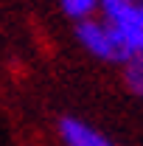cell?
Masks as SVG:
<instances>
[{"label":"cell","instance_id":"5b68a950","mask_svg":"<svg viewBox=\"0 0 143 146\" xmlns=\"http://www.w3.org/2000/svg\"><path fill=\"white\" fill-rule=\"evenodd\" d=\"M98 3L101 0H62V11L73 20H90L93 17V11L98 9Z\"/></svg>","mask_w":143,"mask_h":146},{"label":"cell","instance_id":"277c9868","mask_svg":"<svg viewBox=\"0 0 143 146\" xmlns=\"http://www.w3.org/2000/svg\"><path fill=\"white\" fill-rule=\"evenodd\" d=\"M124 82L135 96H143V51H138L124 65Z\"/></svg>","mask_w":143,"mask_h":146},{"label":"cell","instance_id":"3957f363","mask_svg":"<svg viewBox=\"0 0 143 146\" xmlns=\"http://www.w3.org/2000/svg\"><path fill=\"white\" fill-rule=\"evenodd\" d=\"M59 138L65 146H112L104 132H98L95 127H90L79 118H62L59 121Z\"/></svg>","mask_w":143,"mask_h":146},{"label":"cell","instance_id":"6da1fadb","mask_svg":"<svg viewBox=\"0 0 143 146\" xmlns=\"http://www.w3.org/2000/svg\"><path fill=\"white\" fill-rule=\"evenodd\" d=\"M76 36L95 59H104V62H112V65H126L132 59V51L124 42V36L112 25H107L104 20H93V17L81 20L76 25Z\"/></svg>","mask_w":143,"mask_h":146},{"label":"cell","instance_id":"7a4b0ae2","mask_svg":"<svg viewBox=\"0 0 143 146\" xmlns=\"http://www.w3.org/2000/svg\"><path fill=\"white\" fill-rule=\"evenodd\" d=\"M98 11H101V20L107 25H112L124 36V42L129 45L132 56L138 51H143V14L129 0H101Z\"/></svg>","mask_w":143,"mask_h":146},{"label":"cell","instance_id":"8992f818","mask_svg":"<svg viewBox=\"0 0 143 146\" xmlns=\"http://www.w3.org/2000/svg\"><path fill=\"white\" fill-rule=\"evenodd\" d=\"M129 3H132V6H135V9H138V11L143 14V0H129Z\"/></svg>","mask_w":143,"mask_h":146}]
</instances>
